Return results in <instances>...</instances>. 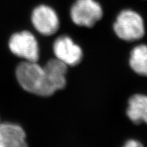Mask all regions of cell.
I'll use <instances>...</instances> for the list:
<instances>
[{
  "label": "cell",
  "mask_w": 147,
  "mask_h": 147,
  "mask_svg": "<svg viewBox=\"0 0 147 147\" xmlns=\"http://www.w3.org/2000/svg\"><path fill=\"white\" fill-rule=\"evenodd\" d=\"M70 16L78 26L92 27L102 18L103 10L95 0H76L71 8Z\"/></svg>",
  "instance_id": "277c9868"
},
{
  "label": "cell",
  "mask_w": 147,
  "mask_h": 147,
  "mask_svg": "<svg viewBox=\"0 0 147 147\" xmlns=\"http://www.w3.org/2000/svg\"><path fill=\"white\" fill-rule=\"evenodd\" d=\"M122 147H144L142 144L135 140H129Z\"/></svg>",
  "instance_id": "30bf717a"
},
{
  "label": "cell",
  "mask_w": 147,
  "mask_h": 147,
  "mask_svg": "<svg viewBox=\"0 0 147 147\" xmlns=\"http://www.w3.org/2000/svg\"><path fill=\"white\" fill-rule=\"evenodd\" d=\"M32 25L40 34L44 36H52L59 28V19L54 9L47 5H40L33 10Z\"/></svg>",
  "instance_id": "5b68a950"
},
{
  "label": "cell",
  "mask_w": 147,
  "mask_h": 147,
  "mask_svg": "<svg viewBox=\"0 0 147 147\" xmlns=\"http://www.w3.org/2000/svg\"><path fill=\"white\" fill-rule=\"evenodd\" d=\"M127 115L135 124H147V95L136 94L130 97Z\"/></svg>",
  "instance_id": "ba28073f"
},
{
  "label": "cell",
  "mask_w": 147,
  "mask_h": 147,
  "mask_svg": "<svg viewBox=\"0 0 147 147\" xmlns=\"http://www.w3.org/2000/svg\"><path fill=\"white\" fill-rule=\"evenodd\" d=\"M25 130L12 122H0V147H29Z\"/></svg>",
  "instance_id": "52a82bcc"
},
{
  "label": "cell",
  "mask_w": 147,
  "mask_h": 147,
  "mask_svg": "<svg viewBox=\"0 0 147 147\" xmlns=\"http://www.w3.org/2000/svg\"><path fill=\"white\" fill-rule=\"evenodd\" d=\"M0 122H1V119H0Z\"/></svg>",
  "instance_id": "8fae6325"
},
{
  "label": "cell",
  "mask_w": 147,
  "mask_h": 147,
  "mask_svg": "<svg viewBox=\"0 0 147 147\" xmlns=\"http://www.w3.org/2000/svg\"><path fill=\"white\" fill-rule=\"evenodd\" d=\"M114 31L121 40L135 41L144 36V24L142 16L132 10L121 11L114 23Z\"/></svg>",
  "instance_id": "7a4b0ae2"
},
{
  "label": "cell",
  "mask_w": 147,
  "mask_h": 147,
  "mask_svg": "<svg viewBox=\"0 0 147 147\" xmlns=\"http://www.w3.org/2000/svg\"><path fill=\"white\" fill-rule=\"evenodd\" d=\"M129 65L138 74L147 76V46L140 45L134 48L130 54Z\"/></svg>",
  "instance_id": "9c48e42d"
},
{
  "label": "cell",
  "mask_w": 147,
  "mask_h": 147,
  "mask_svg": "<svg viewBox=\"0 0 147 147\" xmlns=\"http://www.w3.org/2000/svg\"><path fill=\"white\" fill-rule=\"evenodd\" d=\"M8 49L14 55L27 61L39 59V47L36 37L30 32L14 33L8 40Z\"/></svg>",
  "instance_id": "3957f363"
},
{
  "label": "cell",
  "mask_w": 147,
  "mask_h": 147,
  "mask_svg": "<svg viewBox=\"0 0 147 147\" xmlns=\"http://www.w3.org/2000/svg\"><path fill=\"white\" fill-rule=\"evenodd\" d=\"M53 51L56 59L67 66H75L81 61V48L68 36L59 37L53 44Z\"/></svg>",
  "instance_id": "8992f818"
},
{
  "label": "cell",
  "mask_w": 147,
  "mask_h": 147,
  "mask_svg": "<svg viewBox=\"0 0 147 147\" xmlns=\"http://www.w3.org/2000/svg\"><path fill=\"white\" fill-rule=\"evenodd\" d=\"M15 76L18 83L25 91L42 97H49L58 91L52 74L37 62L23 61L16 66Z\"/></svg>",
  "instance_id": "6da1fadb"
}]
</instances>
